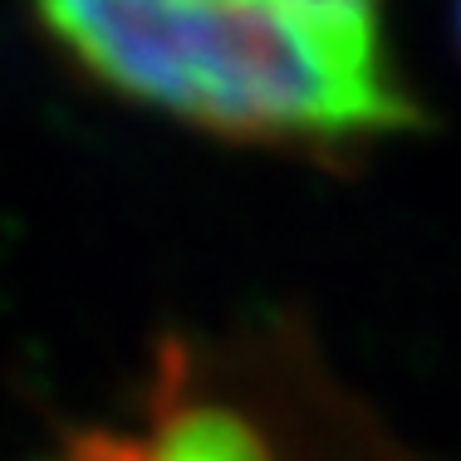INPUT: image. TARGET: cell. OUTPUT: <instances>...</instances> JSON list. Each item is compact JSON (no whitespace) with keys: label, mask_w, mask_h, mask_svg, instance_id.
<instances>
[{"label":"cell","mask_w":461,"mask_h":461,"mask_svg":"<svg viewBox=\"0 0 461 461\" xmlns=\"http://www.w3.org/2000/svg\"><path fill=\"white\" fill-rule=\"evenodd\" d=\"M456 45H461V15H456Z\"/></svg>","instance_id":"obj_3"},{"label":"cell","mask_w":461,"mask_h":461,"mask_svg":"<svg viewBox=\"0 0 461 461\" xmlns=\"http://www.w3.org/2000/svg\"><path fill=\"white\" fill-rule=\"evenodd\" d=\"M35 25L84 84L236 148L348 162L427 123L364 0H64Z\"/></svg>","instance_id":"obj_1"},{"label":"cell","mask_w":461,"mask_h":461,"mask_svg":"<svg viewBox=\"0 0 461 461\" xmlns=\"http://www.w3.org/2000/svg\"><path fill=\"white\" fill-rule=\"evenodd\" d=\"M59 461H408L329 378L294 320L162 334L128 422L59 432Z\"/></svg>","instance_id":"obj_2"}]
</instances>
